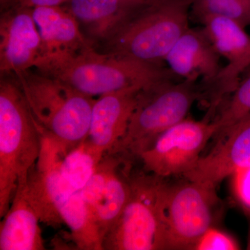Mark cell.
Here are the masks:
<instances>
[{
	"label": "cell",
	"instance_id": "6da1fadb",
	"mask_svg": "<svg viewBox=\"0 0 250 250\" xmlns=\"http://www.w3.org/2000/svg\"><path fill=\"white\" fill-rule=\"evenodd\" d=\"M42 133L17 82L0 83V218L40 157Z\"/></svg>",
	"mask_w": 250,
	"mask_h": 250
},
{
	"label": "cell",
	"instance_id": "7a4b0ae2",
	"mask_svg": "<svg viewBox=\"0 0 250 250\" xmlns=\"http://www.w3.org/2000/svg\"><path fill=\"white\" fill-rule=\"evenodd\" d=\"M16 77L41 131L59 145L62 156L86 139L95 99L40 72Z\"/></svg>",
	"mask_w": 250,
	"mask_h": 250
},
{
	"label": "cell",
	"instance_id": "3957f363",
	"mask_svg": "<svg viewBox=\"0 0 250 250\" xmlns=\"http://www.w3.org/2000/svg\"><path fill=\"white\" fill-rule=\"evenodd\" d=\"M201 99L200 84L192 81H165L141 90L125 136L107 153L131 164Z\"/></svg>",
	"mask_w": 250,
	"mask_h": 250
},
{
	"label": "cell",
	"instance_id": "277c9868",
	"mask_svg": "<svg viewBox=\"0 0 250 250\" xmlns=\"http://www.w3.org/2000/svg\"><path fill=\"white\" fill-rule=\"evenodd\" d=\"M192 0H148L108 41L111 53L163 65L174 44L189 29Z\"/></svg>",
	"mask_w": 250,
	"mask_h": 250
},
{
	"label": "cell",
	"instance_id": "5b68a950",
	"mask_svg": "<svg viewBox=\"0 0 250 250\" xmlns=\"http://www.w3.org/2000/svg\"><path fill=\"white\" fill-rule=\"evenodd\" d=\"M81 93L94 98L129 88L146 89L165 81L179 79L168 67L100 53L93 47L48 74Z\"/></svg>",
	"mask_w": 250,
	"mask_h": 250
},
{
	"label": "cell",
	"instance_id": "8992f818",
	"mask_svg": "<svg viewBox=\"0 0 250 250\" xmlns=\"http://www.w3.org/2000/svg\"><path fill=\"white\" fill-rule=\"evenodd\" d=\"M164 179L146 171L130 175L129 200L104 238L103 250H166Z\"/></svg>",
	"mask_w": 250,
	"mask_h": 250
},
{
	"label": "cell",
	"instance_id": "52a82bcc",
	"mask_svg": "<svg viewBox=\"0 0 250 250\" xmlns=\"http://www.w3.org/2000/svg\"><path fill=\"white\" fill-rule=\"evenodd\" d=\"M215 188L188 179L167 184L164 201L166 250H194L202 235L213 226L219 202Z\"/></svg>",
	"mask_w": 250,
	"mask_h": 250
},
{
	"label": "cell",
	"instance_id": "ba28073f",
	"mask_svg": "<svg viewBox=\"0 0 250 250\" xmlns=\"http://www.w3.org/2000/svg\"><path fill=\"white\" fill-rule=\"evenodd\" d=\"M218 130L214 121L186 118L161 134L139 159L144 171L149 173L163 178L184 175L200 159Z\"/></svg>",
	"mask_w": 250,
	"mask_h": 250
},
{
	"label": "cell",
	"instance_id": "9c48e42d",
	"mask_svg": "<svg viewBox=\"0 0 250 250\" xmlns=\"http://www.w3.org/2000/svg\"><path fill=\"white\" fill-rule=\"evenodd\" d=\"M200 21L215 50L228 61L212 83L200 87L202 99L208 103L205 118L213 120L219 106L229 98L250 67V36L244 27L229 18L207 16Z\"/></svg>",
	"mask_w": 250,
	"mask_h": 250
},
{
	"label": "cell",
	"instance_id": "30bf717a",
	"mask_svg": "<svg viewBox=\"0 0 250 250\" xmlns=\"http://www.w3.org/2000/svg\"><path fill=\"white\" fill-rule=\"evenodd\" d=\"M42 40L33 9L11 6L0 19V70L16 76L43 65Z\"/></svg>",
	"mask_w": 250,
	"mask_h": 250
},
{
	"label": "cell",
	"instance_id": "8fae6325",
	"mask_svg": "<svg viewBox=\"0 0 250 250\" xmlns=\"http://www.w3.org/2000/svg\"><path fill=\"white\" fill-rule=\"evenodd\" d=\"M44 52L39 72L48 74L93 47L81 31L80 23L64 6L33 9Z\"/></svg>",
	"mask_w": 250,
	"mask_h": 250
},
{
	"label": "cell",
	"instance_id": "7c38bea8",
	"mask_svg": "<svg viewBox=\"0 0 250 250\" xmlns=\"http://www.w3.org/2000/svg\"><path fill=\"white\" fill-rule=\"evenodd\" d=\"M217 136L214 147L184 174L186 179L216 188L237 171L250 167V116Z\"/></svg>",
	"mask_w": 250,
	"mask_h": 250
},
{
	"label": "cell",
	"instance_id": "4fadbf2b",
	"mask_svg": "<svg viewBox=\"0 0 250 250\" xmlns=\"http://www.w3.org/2000/svg\"><path fill=\"white\" fill-rule=\"evenodd\" d=\"M142 90H120L95 100L86 139L100 152H110L123 139Z\"/></svg>",
	"mask_w": 250,
	"mask_h": 250
},
{
	"label": "cell",
	"instance_id": "5bb4252c",
	"mask_svg": "<svg viewBox=\"0 0 250 250\" xmlns=\"http://www.w3.org/2000/svg\"><path fill=\"white\" fill-rule=\"evenodd\" d=\"M220 58L203 28H189L174 44L164 62L179 79L192 82L202 79L200 85L205 87L221 71Z\"/></svg>",
	"mask_w": 250,
	"mask_h": 250
},
{
	"label": "cell",
	"instance_id": "9a60e30c",
	"mask_svg": "<svg viewBox=\"0 0 250 250\" xmlns=\"http://www.w3.org/2000/svg\"><path fill=\"white\" fill-rule=\"evenodd\" d=\"M148 0H70L64 7L97 41L108 42Z\"/></svg>",
	"mask_w": 250,
	"mask_h": 250
},
{
	"label": "cell",
	"instance_id": "2e32d148",
	"mask_svg": "<svg viewBox=\"0 0 250 250\" xmlns=\"http://www.w3.org/2000/svg\"><path fill=\"white\" fill-rule=\"evenodd\" d=\"M26 184L18 188L0 226V250H45L39 222L28 199Z\"/></svg>",
	"mask_w": 250,
	"mask_h": 250
},
{
	"label": "cell",
	"instance_id": "e0dca14e",
	"mask_svg": "<svg viewBox=\"0 0 250 250\" xmlns=\"http://www.w3.org/2000/svg\"><path fill=\"white\" fill-rule=\"evenodd\" d=\"M55 207L70 229V238L77 249L103 250L98 227L80 190L74 188L67 189L57 197Z\"/></svg>",
	"mask_w": 250,
	"mask_h": 250
},
{
	"label": "cell",
	"instance_id": "ac0fdd59",
	"mask_svg": "<svg viewBox=\"0 0 250 250\" xmlns=\"http://www.w3.org/2000/svg\"><path fill=\"white\" fill-rule=\"evenodd\" d=\"M119 158L110 172L103 190L94 205L88 208L103 241L121 215L130 195L131 166Z\"/></svg>",
	"mask_w": 250,
	"mask_h": 250
},
{
	"label": "cell",
	"instance_id": "d6986e66",
	"mask_svg": "<svg viewBox=\"0 0 250 250\" xmlns=\"http://www.w3.org/2000/svg\"><path fill=\"white\" fill-rule=\"evenodd\" d=\"M104 154L94 147L86 139L62 156L59 170L67 182L81 190L92 177Z\"/></svg>",
	"mask_w": 250,
	"mask_h": 250
},
{
	"label": "cell",
	"instance_id": "ffe728a7",
	"mask_svg": "<svg viewBox=\"0 0 250 250\" xmlns=\"http://www.w3.org/2000/svg\"><path fill=\"white\" fill-rule=\"evenodd\" d=\"M250 116V67L242 75L220 114L213 120L218 125L217 135Z\"/></svg>",
	"mask_w": 250,
	"mask_h": 250
},
{
	"label": "cell",
	"instance_id": "44dd1931",
	"mask_svg": "<svg viewBox=\"0 0 250 250\" xmlns=\"http://www.w3.org/2000/svg\"><path fill=\"white\" fill-rule=\"evenodd\" d=\"M191 9L199 20L216 16L232 20L244 28L250 24V0H192Z\"/></svg>",
	"mask_w": 250,
	"mask_h": 250
},
{
	"label": "cell",
	"instance_id": "7402d4cb",
	"mask_svg": "<svg viewBox=\"0 0 250 250\" xmlns=\"http://www.w3.org/2000/svg\"><path fill=\"white\" fill-rule=\"evenodd\" d=\"M239 244L233 236L214 226L206 231L197 241L194 250H237Z\"/></svg>",
	"mask_w": 250,
	"mask_h": 250
},
{
	"label": "cell",
	"instance_id": "603a6c76",
	"mask_svg": "<svg viewBox=\"0 0 250 250\" xmlns=\"http://www.w3.org/2000/svg\"><path fill=\"white\" fill-rule=\"evenodd\" d=\"M231 177L233 194L236 200L250 211V167L237 171Z\"/></svg>",
	"mask_w": 250,
	"mask_h": 250
},
{
	"label": "cell",
	"instance_id": "cb8c5ba5",
	"mask_svg": "<svg viewBox=\"0 0 250 250\" xmlns=\"http://www.w3.org/2000/svg\"><path fill=\"white\" fill-rule=\"evenodd\" d=\"M69 1L70 0H11V3L6 9L11 6L29 8L31 9L39 7L62 6Z\"/></svg>",
	"mask_w": 250,
	"mask_h": 250
},
{
	"label": "cell",
	"instance_id": "d4e9b609",
	"mask_svg": "<svg viewBox=\"0 0 250 250\" xmlns=\"http://www.w3.org/2000/svg\"><path fill=\"white\" fill-rule=\"evenodd\" d=\"M0 1H1V6L4 7V9H6L11 3V0H0Z\"/></svg>",
	"mask_w": 250,
	"mask_h": 250
},
{
	"label": "cell",
	"instance_id": "484cf974",
	"mask_svg": "<svg viewBox=\"0 0 250 250\" xmlns=\"http://www.w3.org/2000/svg\"><path fill=\"white\" fill-rule=\"evenodd\" d=\"M247 249L250 250V228L249 231V236H248V246H247Z\"/></svg>",
	"mask_w": 250,
	"mask_h": 250
}]
</instances>
